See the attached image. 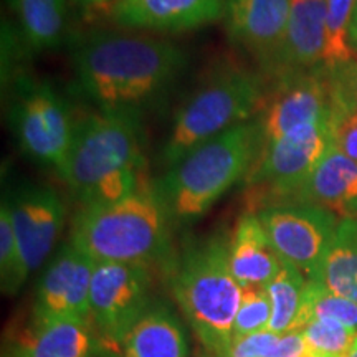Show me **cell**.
I'll use <instances>...</instances> for the list:
<instances>
[{"label": "cell", "mask_w": 357, "mask_h": 357, "mask_svg": "<svg viewBox=\"0 0 357 357\" xmlns=\"http://www.w3.org/2000/svg\"><path fill=\"white\" fill-rule=\"evenodd\" d=\"M79 88L106 113L137 111L155 100L187 66V53L167 40L91 32L73 52Z\"/></svg>", "instance_id": "obj_1"}, {"label": "cell", "mask_w": 357, "mask_h": 357, "mask_svg": "<svg viewBox=\"0 0 357 357\" xmlns=\"http://www.w3.org/2000/svg\"><path fill=\"white\" fill-rule=\"evenodd\" d=\"M137 114L100 111L77 123L68 158L58 174L82 207L116 202L147 185Z\"/></svg>", "instance_id": "obj_2"}, {"label": "cell", "mask_w": 357, "mask_h": 357, "mask_svg": "<svg viewBox=\"0 0 357 357\" xmlns=\"http://www.w3.org/2000/svg\"><path fill=\"white\" fill-rule=\"evenodd\" d=\"M261 146L260 119H250L195 147L169 167L153 187L172 220L192 222L211 211L227 190L247 178Z\"/></svg>", "instance_id": "obj_3"}, {"label": "cell", "mask_w": 357, "mask_h": 357, "mask_svg": "<svg viewBox=\"0 0 357 357\" xmlns=\"http://www.w3.org/2000/svg\"><path fill=\"white\" fill-rule=\"evenodd\" d=\"M171 220L151 182L116 202L82 207L70 243L96 263L149 265L167 253Z\"/></svg>", "instance_id": "obj_4"}, {"label": "cell", "mask_w": 357, "mask_h": 357, "mask_svg": "<svg viewBox=\"0 0 357 357\" xmlns=\"http://www.w3.org/2000/svg\"><path fill=\"white\" fill-rule=\"evenodd\" d=\"M230 242L222 235L190 243L172 275V293L208 357H222L234 341L242 287L230 268Z\"/></svg>", "instance_id": "obj_5"}, {"label": "cell", "mask_w": 357, "mask_h": 357, "mask_svg": "<svg viewBox=\"0 0 357 357\" xmlns=\"http://www.w3.org/2000/svg\"><path fill=\"white\" fill-rule=\"evenodd\" d=\"M265 98L260 75L236 68L213 75L177 111L160 153L164 166L172 167L195 147L250 121Z\"/></svg>", "instance_id": "obj_6"}, {"label": "cell", "mask_w": 357, "mask_h": 357, "mask_svg": "<svg viewBox=\"0 0 357 357\" xmlns=\"http://www.w3.org/2000/svg\"><path fill=\"white\" fill-rule=\"evenodd\" d=\"M8 123L22 153L61 171L73 144L77 121L55 88L38 79H19L8 108Z\"/></svg>", "instance_id": "obj_7"}, {"label": "cell", "mask_w": 357, "mask_h": 357, "mask_svg": "<svg viewBox=\"0 0 357 357\" xmlns=\"http://www.w3.org/2000/svg\"><path fill=\"white\" fill-rule=\"evenodd\" d=\"M275 252L314 280L339 225V217L311 204H273L257 213Z\"/></svg>", "instance_id": "obj_8"}, {"label": "cell", "mask_w": 357, "mask_h": 357, "mask_svg": "<svg viewBox=\"0 0 357 357\" xmlns=\"http://www.w3.org/2000/svg\"><path fill=\"white\" fill-rule=\"evenodd\" d=\"M328 121L298 128L263 146L247 184L263 187L281 204H289L331 147Z\"/></svg>", "instance_id": "obj_9"}, {"label": "cell", "mask_w": 357, "mask_h": 357, "mask_svg": "<svg viewBox=\"0 0 357 357\" xmlns=\"http://www.w3.org/2000/svg\"><path fill=\"white\" fill-rule=\"evenodd\" d=\"M147 265L96 263L89 289L91 319L101 334L121 344L132 326L149 310Z\"/></svg>", "instance_id": "obj_10"}, {"label": "cell", "mask_w": 357, "mask_h": 357, "mask_svg": "<svg viewBox=\"0 0 357 357\" xmlns=\"http://www.w3.org/2000/svg\"><path fill=\"white\" fill-rule=\"evenodd\" d=\"M329 108L331 77L323 65L278 78L275 91L258 118L263 146L271 144L298 128L328 121Z\"/></svg>", "instance_id": "obj_11"}, {"label": "cell", "mask_w": 357, "mask_h": 357, "mask_svg": "<svg viewBox=\"0 0 357 357\" xmlns=\"http://www.w3.org/2000/svg\"><path fill=\"white\" fill-rule=\"evenodd\" d=\"M96 261L66 243L48 263L38 281L33 318L37 326L52 321H91L89 289Z\"/></svg>", "instance_id": "obj_12"}, {"label": "cell", "mask_w": 357, "mask_h": 357, "mask_svg": "<svg viewBox=\"0 0 357 357\" xmlns=\"http://www.w3.org/2000/svg\"><path fill=\"white\" fill-rule=\"evenodd\" d=\"M10 208L25 273L38 270L56 245L65 223V205L50 187L22 185L3 197Z\"/></svg>", "instance_id": "obj_13"}, {"label": "cell", "mask_w": 357, "mask_h": 357, "mask_svg": "<svg viewBox=\"0 0 357 357\" xmlns=\"http://www.w3.org/2000/svg\"><path fill=\"white\" fill-rule=\"evenodd\" d=\"M291 0H225L227 32L266 73L278 77Z\"/></svg>", "instance_id": "obj_14"}, {"label": "cell", "mask_w": 357, "mask_h": 357, "mask_svg": "<svg viewBox=\"0 0 357 357\" xmlns=\"http://www.w3.org/2000/svg\"><path fill=\"white\" fill-rule=\"evenodd\" d=\"M225 17V0H121L113 20L126 29L184 32Z\"/></svg>", "instance_id": "obj_15"}, {"label": "cell", "mask_w": 357, "mask_h": 357, "mask_svg": "<svg viewBox=\"0 0 357 357\" xmlns=\"http://www.w3.org/2000/svg\"><path fill=\"white\" fill-rule=\"evenodd\" d=\"M289 204H311L339 218H357V162L331 146Z\"/></svg>", "instance_id": "obj_16"}, {"label": "cell", "mask_w": 357, "mask_h": 357, "mask_svg": "<svg viewBox=\"0 0 357 357\" xmlns=\"http://www.w3.org/2000/svg\"><path fill=\"white\" fill-rule=\"evenodd\" d=\"M328 0H291L278 78L323 65Z\"/></svg>", "instance_id": "obj_17"}, {"label": "cell", "mask_w": 357, "mask_h": 357, "mask_svg": "<svg viewBox=\"0 0 357 357\" xmlns=\"http://www.w3.org/2000/svg\"><path fill=\"white\" fill-rule=\"evenodd\" d=\"M229 252L231 273L242 288L266 287L283 265L257 213L238 218Z\"/></svg>", "instance_id": "obj_18"}, {"label": "cell", "mask_w": 357, "mask_h": 357, "mask_svg": "<svg viewBox=\"0 0 357 357\" xmlns=\"http://www.w3.org/2000/svg\"><path fill=\"white\" fill-rule=\"evenodd\" d=\"M124 357H189L187 334L167 306H149L121 342Z\"/></svg>", "instance_id": "obj_19"}, {"label": "cell", "mask_w": 357, "mask_h": 357, "mask_svg": "<svg viewBox=\"0 0 357 357\" xmlns=\"http://www.w3.org/2000/svg\"><path fill=\"white\" fill-rule=\"evenodd\" d=\"M91 321H52L37 326L19 357H98Z\"/></svg>", "instance_id": "obj_20"}, {"label": "cell", "mask_w": 357, "mask_h": 357, "mask_svg": "<svg viewBox=\"0 0 357 357\" xmlns=\"http://www.w3.org/2000/svg\"><path fill=\"white\" fill-rule=\"evenodd\" d=\"M316 281L357 305V218H341Z\"/></svg>", "instance_id": "obj_21"}, {"label": "cell", "mask_w": 357, "mask_h": 357, "mask_svg": "<svg viewBox=\"0 0 357 357\" xmlns=\"http://www.w3.org/2000/svg\"><path fill=\"white\" fill-rule=\"evenodd\" d=\"M20 32L32 50H53L66 35V0H10Z\"/></svg>", "instance_id": "obj_22"}, {"label": "cell", "mask_w": 357, "mask_h": 357, "mask_svg": "<svg viewBox=\"0 0 357 357\" xmlns=\"http://www.w3.org/2000/svg\"><path fill=\"white\" fill-rule=\"evenodd\" d=\"M306 283V276L298 268L283 261L280 273L265 287L271 301L268 331L275 334L293 333L303 305Z\"/></svg>", "instance_id": "obj_23"}, {"label": "cell", "mask_w": 357, "mask_h": 357, "mask_svg": "<svg viewBox=\"0 0 357 357\" xmlns=\"http://www.w3.org/2000/svg\"><path fill=\"white\" fill-rule=\"evenodd\" d=\"M331 108L328 116L331 144L357 162V95L341 71H329Z\"/></svg>", "instance_id": "obj_24"}, {"label": "cell", "mask_w": 357, "mask_h": 357, "mask_svg": "<svg viewBox=\"0 0 357 357\" xmlns=\"http://www.w3.org/2000/svg\"><path fill=\"white\" fill-rule=\"evenodd\" d=\"M336 319L346 328L357 333V305L347 298L329 291L324 284L316 280H307L303 305L294 323L293 333H301V329L311 319Z\"/></svg>", "instance_id": "obj_25"}, {"label": "cell", "mask_w": 357, "mask_h": 357, "mask_svg": "<svg viewBox=\"0 0 357 357\" xmlns=\"http://www.w3.org/2000/svg\"><path fill=\"white\" fill-rule=\"evenodd\" d=\"M357 0H328L326 17V45L323 66L328 71H336L356 61L349 32Z\"/></svg>", "instance_id": "obj_26"}, {"label": "cell", "mask_w": 357, "mask_h": 357, "mask_svg": "<svg viewBox=\"0 0 357 357\" xmlns=\"http://www.w3.org/2000/svg\"><path fill=\"white\" fill-rule=\"evenodd\" d=\"M306 342L301 333L250 334L231 341L222 357H301Z\"/></svg>", "instance_id": "obj_27"}, {"label": "cell", "mask_w": 357, "mask_h": 357, "mask_svg": "<svg viewBox=\"0 0 357 357\" xmlns=\"http://www.w3.org/2000/svg\"><path fill=\"white\" fill-rule=\"evenodd\" d=\"M307 351L314 357H349L357 333L336 319H311L301 329Z\"/></svg>", "instance_id": "obj_28"}, {"label": "cell", "mask_w": 357, "mask_h": 357, "mask_svg": "<svg viewBox=\"0 0 357 357\" xmlns=\"http://www.w3.org/2000/svg\"><path fill=\"white\" fill-rule=\"evenodd\" d=\"M29 278L22 261L19 242L13 230L10 208L6 200H2L0 208V280L2 291L6 294H15L24 287Z\"/></svg>", "instance_id": "obj_29"}, {"label": "cell", "mask_w": 357, "mask_h": 357, "mask_svg": "<svg viewBox=\"0 0 357 357\" xmlns=\"http://www.w3.org/2000/svg\"><path fill=\"white\" fill-rule=\"evenodd\" d=\"M271 301L265 287L242 288V300L234 323V339L268 331Z\"/></svg>", "instance_id": "obj_30"}, {"label": "cell", "mask_w": 357, "mask_h": 357, "mask_svg": "<svg viewBox=\"0 0 357 357\" xmlns=\"http://www.w3.org/2000/svg\"><path fill=\"white\" fill-rule=\"evenodd\" d=\"M339 71L344 75L346 82L349 83L352 91H354L357 95V61H354V63L349 65V66H346V68H341Z\"/></svg>", "instance_id": "obj_31"}, {"label": "cell", "mask_w": 357, "mask_h": 357, "mask_svg": "<svg viewBox=\"0 0 357 357\" xmlns=\"http://www.w3.org/2000/svg\"><path fill=\"white\" fill-rule=\"evenodd\" d=\"M349 40H351V47H352V50H354V52H356V55H357V3H356V8H354V15H352V24H351Z\"/></svg>", "instance_id": "obj_32"}, {"label": "cell", "mask_w": 357, "mask_h": 357, "mask_svg": "<svg viewBox=\"0 0 357 357\" xmlns=\"http://www.w3.org/2000/svg\"><path fill=\"white\" fill-rule=\"evenodd\" d=\"M121 0H89V6H100V7H105V6H116V3H119Z\"/></svg>", "instance_id": "obj_33"}, {"label": "cell", "mask_w": 357, "mask_h": 357, "mask_svg": "<svg viewBox=\"0 0 357 357\" xmlns=\"http://www.w3.org/2000/svg\"><path fill=\"white\" fill-rule=\"evenodd\" d=\"M349 357H357V337H356L354 347H352V351H351V354H349Z\"/></svg>", "instance_id": "obj_34"}, {"label": "cell", "mask_w": 357, "mask_h": 357, "mask_svg": "<svg viewBox=\"0 0 357 357\" xmlns=\"http://www.w3.org/2000/svg\"><path fill=\"white\" fill-rule=\"evenodd\" d=\"M77 3H84V6H89V0H75Z\"/></svg>", "instance_id": "obj_35"}, {"label": "cell", "mask_w": 357, "mask_h": 357, "mask_svg": "<svg viewBox=\"0 0 357 357\" xmlns=\"http://www.w3.org/2000/svg\"><path fill=\"white\" fill-rule=\"evenodd\" d=\"M301 357H314V356H312V354H311V352H310V351H307V347H306V351H305V354H303V356H301Z\"/></svg>", "instance_id": "obj_36"}]
</instances>
